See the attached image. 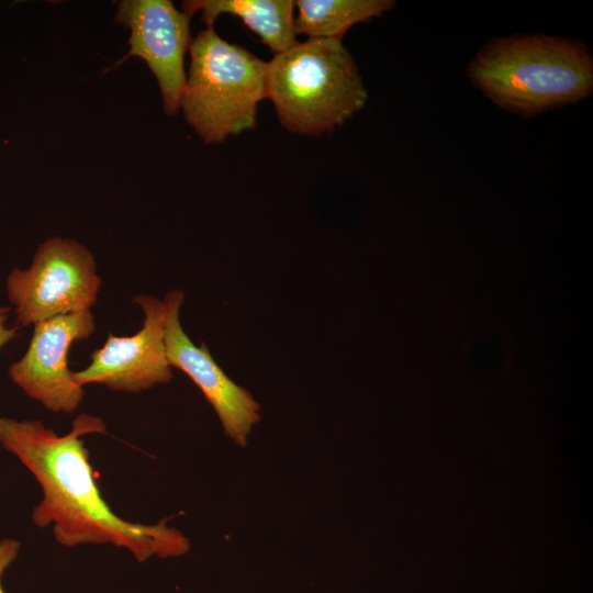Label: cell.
I'll list each match as a JSON object with an SVG mask.
<instances>
[{"instance_id":"obj_1","label":"cell","mask_w":593,"mask_h":593,"mask_svg":"<svg viewBox=\"0 0 593 593\" xmlns=\"http://www.w3.org/2000/svg\"><path fill=\"white\" fill-rule=\"evenodd\" d=\"M102 418L80 414L71 430L58 435L41 421L0 416V444L35 477L43 491L32 511L41 528L52 526L65 547L111 544L127 549L138 562L152 557H179L189 539L168 518L154 525L132 523L116 515L101 495L82 437L104 433Z\"/></svg>"},{"instance_id":"obj_2","label":"cell","mask_w":593,"mask_h":593,"mask_svg":"<svg viewBox=\"0 0 593 593\" xmlns=\"http://www.w3.org/2000/svg\"><path fill=\"white\" fill-rule=\"evenodd\" d=\"M468 76L500 108L529 118L591 94L593 59L578 41L542 34L489 41Z\"/></svg>"},{"instance_id":"obj_3","label":"cell","mask_w":593,"mask_h":593,"mask_svg":"<svg viewBox=\"0 0 593 593\" xmlns=\"http://www.w3.org/2000/svg\"><path fill=\"white\" fill-rule=\"evenodd\" d=\"M367 98L357 64L342 41L307 38L267 63L266 99L292 133L332 132L361 110Z\"/></svg>"},{"instance_id":"obj_4","label":"cell","mask_w":593,"mask_h":593,"mask_svg":"<svg viewBox=\"0 0 593 593\" xmlns=\"http://www.w3.org/2000/svg\"><path fill=\"white\" fill-rule=\"evenodd\" d=\"M190 67L180 99L188 124L206 144H221L256 126L266 99L267 63L223 40L213 26L191 41Z\"/></svg>"},{"instance_id":"obj_5","label":"cell","mask_w":593,"mask_h":593,"mask_svg":"<svg viewBox=\"0 0 593 593\" xmlns=\"http://www.w3.org/2000/svg\"><path fill=\"white\" fill-rule=\"evenodd\" d=\"M7 293L22 326L90 310L101 287L92 253L71 238L42 243L27 269L14 268Z\"/></svg>"},{"instance_id":"obj_6","label":"cell","mask_w":593,"mask_h":593,"mask_svg":"<svg viewBox=\"0 0 593 593\" xmlns=\"http://www.w3.org/2000/svg\"><path fill=\"white\" fill-rule=\"evenodd\" d=\"M93 331L91 310L35 323L26 353L9 368L10 379L47 410L74 413L83 398V387L68 368V350Z\"/></svg>"},{"instance_id":"obj_7","label":"cell","mask_w":593,"mask_h":593,"mask_svg":"<svg viewBox=\"0 0 593 593\" xmlns=\"http://www.w3.org/2000/svg\"><path fill=\"white\" fill-rule=\"evenodd\" d=\"M190 15L169 0H122L115 21L130 29V52L123 58L143 59L156 77L164 112L176 115L186 83L184 55L191 44Z\"/></svg>"},{"instance_id":"obj_8","label":"cell","mask_w":593,"mask_h":593,"mask_svg":"<svg viewBox=\"0 0 593 593\" xmlns=\"http://www.w3.org/2000/svg\"><path fill=\"white\" fill-rule=\"evenodd\" d=\"M134 302L144 312L142 328L132 336L109 334L104 345L91 355L90 365L74 372L79 385L98 383L138 393L171 380L165 345L166 305L150 295H137Z\"/></svg>"},{"instance_id":"obj_9","label":"cell","mask_w":593,"mask_h":593,"mask_svg":"<svg viewBox=\"0 0 593 593\" xmlns=\"http://www.w3.org/2000/svg\"><path fill=\"white\" fill-rule=\"evenodd\" d=\"M184 293L171 289L166 305L165 345L170 367L183 371L214 409L224 434L245 447L253 427L260 421L261 407L248 390L234 382L216 363L204 344L197 346L180 324Z\"/></svg>"},{"instance_id":"obj_10","label":"cell","mask_w":593,"mask_h":593,"mask_svg":"<svg viewBox=\"0 0 593 593\" xmlns=\"http://www.w3.org/2000/svg\"><path fill=\"white\" fill-rule=\"evenodd\" d=\"M294 7L292 0H187L182 11L190 16L201 12L206 27L213 26L221 14L236 15L265 45L279 54L298 43Z\"/></svg>"},{"instance_id":"obj_11","label":"cell","mask_w":593,"mask_h":593,"mask_svg":"<svg viewBox=\"0 0 593 593\" xmlns=\"http://www.w3.org/2000/svg\"><path fill=\"white\" fill-rule=\"evenodd\" d=\"M295 33L307 38L342 41L347 30L358 22L379 16L393 8L391 0H298Z\"/></svg>"},{"instance_id":"obj_12","label":"cell","mask_w":593,"mask_h":593,"mask_svg":"<svg viewBox=\"0 0 593 593\" xmlns=\"http://www.w3.org/2000/svg\"><path fill=\"white\" fill-rule=\"evenodd\" d=\"M21 544L16 539L5 538L0 541V593H5L1 579L8 567L18 558Z\"/></svg>"},{"instance_id":"obj_13","label":"cell","mask_w":593,"mask_h":593,"mask_svg":"<svg viewBox=\"0 0 593 593\" xmlns=\"http://www.w3.org/2000/svg\"><path fill=\"white\" fill-rule=\"evenodd\" d=\"M9 312V307L0 306V349L16 336V328L5 324Z\"/></svg>"}]
</instances>
